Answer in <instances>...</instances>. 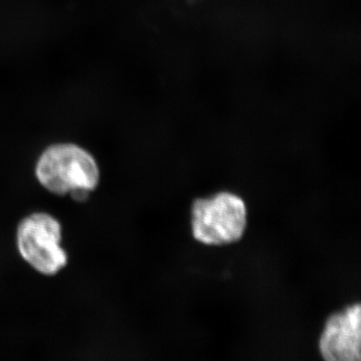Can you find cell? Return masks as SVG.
Here are the masks:
<instances>
[{
	"mask_svg": "<svg viewBox=\"0 0 361 361\" xmlns=\"http://www.w3.org/2000/svg\"><path fill=\"white\" fill-rule=\"evenodd\" d=\"M360 310V305L355 304L329 316L319 340V350L324 360H361Z\"/></svg>",
	"mask_w": 361,
	"mask_h": 361,
	"instance_id": "277c9868",
	"label": "cell"
},
{
	"mask_svg": "<svg viewBox=\"0 0 361 361\" xmlns=\"http://www.w3.org/2000/svg\"><path fill=\"white\" fill-rule=\"evenodd\" d=\"M36 178L49 192L65 196L94 190L100 180L98 166L84 149L59 144L45 151L36 165Z\"/></svg>",
	"mask_w": 361,
	"mask_h": 361,
	"instance_id": "6da1fadb",
	"label": "cell"
},
{
	"mask_svg": "<svg viewBox=\"0 0 361 361\" xmlns=\"http://www.w3.org/2000/svg\"><path fill=\"white\" fill-rule=\"evenodd\" d=\"M247 225V209L240 197L222 192L197 198L192 207L194 238L207 245H225L240 239Z\"/></svg>",
	"mask_w": 361,
	"mask_h": 361,
	"instance_id": "7a4b0ae2",
	"label": "cell"
},
{
	"mask_svg": "<svg viewBox=\"0 0 361 361\" xmlns=\"http://www.w3.org/2000/svg\"><path fill=\"white\" fill-rule=\"evenodd\" d=\"M16 238L21 258L38 273L52 276L66 267L62 227L55 216L43 212L26 216L18 225Z\"/></svg>",
	"mask_w": 361,
	"mask_h": 361,
	"instance_id": "3957f363",
	"label": "cell"
}]
</instances>
